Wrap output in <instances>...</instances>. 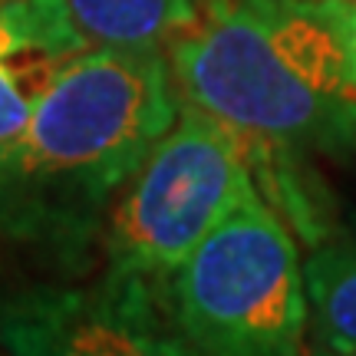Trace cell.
I'll return each mask as SVG.
<instances>
[{
    "label": "cell",
    "instance_id": "cell-1",
    "mask_svg": "<svg viewBox=\"0 0 356 356\" xmlns=\"http://www.w3.org/2000/svg\"><path fill=\"white\" fill-rule=\"evenodd\" d=\"M168 56L89 47L0 145V231L76 241L178 119Z\"/></svg>",
    "mask_w": 356,
    "mask_h": 356
},
{
    "label": "cell",
    "instance_id": "cell-3",
    "mask_svg": "<svg viewBox=\"0 0 356 356\" xmlns=\"http://www.w3.org/2000/svg\"><path fill=\"white\" fill-rule=\"evenodd\" d=\"M264 149L267 142L181 102L109 208V284L152 300V287L168 284L191 248L257 191L254 155Z\"/></svg>",
    "mask_w": 356,
    "mask_h": 356
},
{
    "label": "cell",
    "instance_id": "cell-8",
    "mask_svg": "<svg viewBox=\"0 0 356 356\" xmlns=\"http://www.w3.org/2000/svg\"><path fill=\"white\" fill-rule=\"evenodd\" d=\"M323 3H327L340 37H343L346 56H350V66H353V76H356V0H323Z\"/></svg>",
    "mask_w": 356,
    "mask_h": 356
},
{
    "label": "cell",
    "instance_id": "cell-7",
    "mask_svg": "<svg viewBox=\"0 0 356 356\" xmlns=\"http://www.w3.org/2000/svg\"><path fill=\"white\" fill-rule=\"evenodd\" d=\"M307 333L327 353L356 356V238L327 241L304 264Z\"/></svg>",
    "mask_w": 356,
    "mask_h": 356
},
{
    "label": "cell",
    "instance_id": "cell-4",
    "mask_svg": "<svg viewBox=\"0 0 356 356\" xmlns=\"http://www.w3.org/2000/svg\"><path fill=\"white\" fill-rule=\"evenodd\" d=\"M178 337L202 353L287 356L304 350V264L261 188L231 208L168 277Z\"/></svg>",
    "mask_w": 356,
    "mask_h": 356
},
{
    "label": "cell",
    "instance_id": "cell-6",
    "mask_svg": "<svg viewBox=\"0 0 356 356\" xmlns=\"http://www.w3.org/2000/svg\"><path fill=\"white\" fill-rule=\"evenodd\" d=\"M89 47L168 53L202 10L198 0H63Z\"/></svg>",
    "mask_w": 356,
    "mask_h": 356
},
{
    "label": "cell",
    "instance_id": "cell-2",
    "mask_svg": "<svg viewBox=\"0 0 356 356\" xmlns=\"http://www.w3.org/2000/svg\"><path fill=\"white\" fill-rule=\"evenodd\" d=\"M181 102L280 149L353 139L356 76L323 0H211L168 47Z\"/></svg>",
    "mask_w": 356,
    "mask_h": 356
},
{
    "label": "cell",
    "instance_id": "cell-9",
    "mask_svg": "<svg viewBox=\"0 0 356 356\" xmlns=\"http://www.w3.org/2000/svg\"><path fill=\"white\" fill-rule=\"evenodd\" d=\"M353 126H356V113H353Z\"/></svg>",
    "mask_w": 356,
    "mask_h": 356
},
{
    "label": "cell",
    "instance_id": "cell-5",
    "mask_svg": "<svg viewBox=\"0 0 356 356\" xmlns=\"http://www.w3.org/2000/svg\"><path fill=\"white\" fill-rule=\"evenodd\" d=\"M89 50L63 0H0V145L26 126L56 76Z\"/></svg>",
    "mask_w": 356,
    "mask_h": 356
}]
</instances>
